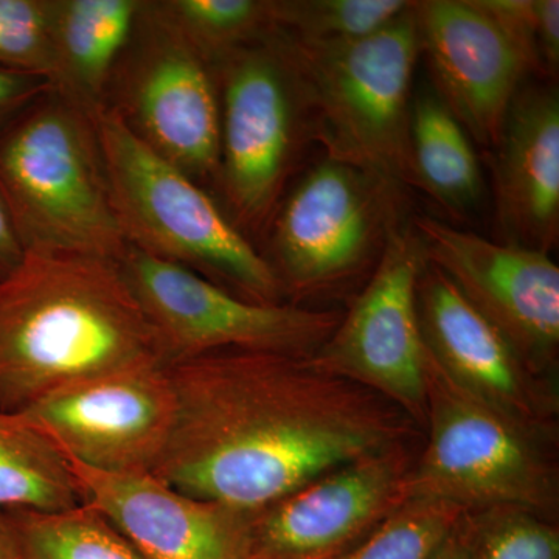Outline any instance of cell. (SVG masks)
Masks as SVG:
<instances>
[{"label":"cell","instance_id":"obj_1","mask_svg":"<svg viewBox=\"0 0 559 559\" xmlns=\"http://www.w3.org/2000/svg\"><path fill=\"white\" fill-rule=\"evenodd\" d=\"M176 418L153 476L190 498L250 513L331 471L409 447L418 426L312 356L209 353L167 364Z\"/></svg>","mask_w":559,"mask_h":559},{"label":"cell","instance_id":"obj_2","mask_svg":"<svg viewBox=\"0 0 559 559\" xmlns=\"http://www.w3.org/2000/svg\"><path fill=\"white\" fill-rule=\"evenodd\" d=\"M150 364L167 353L119 261L25 250L0 278V411Z\"/></svg>","mask_w":559,"mask_h":559},{"label":"cell","instance_id":"obj_3","mask_svg":"<svg viewBox=\"0 0 559 559\" xmlns=\"http://www.w3.org/2000/svg\"><path fill=\"white\" fill-rule=\"evenodd\" d=\"M94 110L49 90L0 124V194L24 250L120 261Z\"/></svg>","mask_w":559,"mask_h":559},{"label":"cell","instance_id":"obj_4","mask_svg":"<svg viewBox=\"0 0 559 559\" xmlns=\"http://www.w3.org/2000/svg\"><path fill=\"white\" fill-rule=\"evenodd\" d=\"M95 128L110 200L131 248L197 272L257 304H283L264 253L200 182L142 142L116 110L102 106Z\"/></svg>","mask_w":559,"mask_h":559},{"label":"cell","instance_id":"obj_5","mask_svg":"<svg viewBox=\"0 0 559 559\" xmlns=\"http://www.w3.org/2000/svg\"><path fill=\"white\" fill-rule=\"evenodd\" d=\"M275 35L299 81L312 142L325 157L414 187L409 120L419 39L412 3L388 27L344 46H304Z\"/></svg>","mask_w":559,"mask_h":559},{"label":"cell","instance_id":"obj_6","mask_svg":"<svg viewBox=\"0 0 559 559\" xmlns=\"http://www.w3.org/2000/svg\"><path fill=\"white\" fill-rule=\"evenodd\" d=\"M428 443L412 462L403 499H436L466 511L557 507L555 468L538 432L459 388L430 356L426 369Z\"/></svg>","mask_w":559,"mask_h":559},{"label":"cell","instance_id":"obj_7","mask_svg":"<svg viewBox=\"0 0 559 559\" xmlns=\"http://www.w3.org/2000/svg\"><path fill=\"white\" fill-rule=\"evenodd\" d=\"M212 70L221 109L215 189L224 212L250 240L266 234L288 193L312 142L310 121L296 72L275 32Z\"/></svg>","mask_w":559,"mask_h":559},{"label":"cell","instance_id":"obj_8","mask_svg":"<svg viewBox=\"0 0 559 559\" xmlns=\"http://www.w3.org/2000/svg\"><path fill=\"white\" fill-rule=\"evenodd\" d=\"M403 187L325 157L305 173L266 230L283 294L297 301L329 296L371 272L403 226Z\"/></svg>","mask_w":559,"mask_h":559},{"label":"cell","instance_id":"obj_9","mask_svg":"<svg viewBox=\"0 0 559 559\" xmlns=\"http://www.w3.org/2000/svg\"><path fill=\"white\" fill-rule=\"evenodd\" d=\"M119 264L159 334L168 364L227 349L314 356L342 319L334 310L242 299L131 246Z\"/></svg>","mask_w":559,"mask_h":559},{"label":"cell","instance_id":"obj_10","mask_svg":"<svg viewBox=\"0 0 559 559\" xmlns=\"http://www.w3.org/2000/svg\"><path fill=\"white\" fill-rule=\"evenodd\" d=\"M105 106L151 150L204 186L219 170L218 86L207 62L143 2Z\"/></svg>","mask_w":559,"mask_h":559},{"label":"cell","instance_id":"obj_11","mask_svg":"<svg viewBox=\"0 0 559 559\" xmlns=\"http://www.w3.org/2000/svg\"><path fill=\"white\" fill-rule=\"evenodd\" d=\"M425 261L417 235L403 224L337 329L312 356L320 369L378 393L423 429L428 347L417 289Z\"/></svg>","mask_w":559,"mask_h":559},{"label":"cell","instance_id":"obj_12","mask_svg":"<svg viewBox=\"0 0 559 559\" xmlns=\"http://www.w3.org/2000/svg\"><path fill=\"white\" fill-rule=\"evenodd\" d=\"M61 452L105 473H153L171 439L176 395L167 364L100 374L17 412Z\"/></svg>","mask_w":559,"mask_h":559},{"label":"cell","instance_id":"obj_13","mask_svg":"<svg viewBox=\"0 0 559 559\" xmlns=\"http://www.w3.org/2000/svg\"><path fill=\"white\" fill-rule=\"evenodd\" d=\"M423 255L489 320L538 377L559 348V267L549 253L415 216Z\"/></svg>","mask_w":559,"mask_h":559},{"label":"cell","instance_id":"obj_14","mask_svg":"<svg viewBox=\"0 0 559 559\" xmlns=\"http://www.w3.org/2000/svg\"><path fill=\"white\" fill-rule=\"evenodd\" d=\"M412 462L409 447L370 455L242 513L241 559L340 557L404 502Z\"/></svg>","mask_w":559,"mask_h":559},{"label":"cell","instance_id":"obj_15","mask_svg":"<svg viewBox=\"0 0 559 559\" xmlns=\"http://www.w3.org/2000/svg\"><path fill=\"white\" fill-rule=\"evenodd\" d=\"M412 11L432 90L474 143L495 151L530 75L524 58L476 0H418Z\"/></svg>","mask_w":559,"mask_h":559},{"label":"cell","instance_id":"obj_16","mask_svg":"<svg viewBox=\"0 0 559 559\" xmlns=\"http://www.w3.org/2000/svg\"><path fill=\"white\" fill-rule=\"evenodd\" d=\"M419 326L430 356L459 388L525 428L544 429L554 399L509 340L428 261L418 278Z\"/></svg>","mask_w":559,"mask_h":559},{"label":"cell","instance_id":"obj_17","mask_svg":"<svg viewBox=\"0 0 559 559\" xmlns=\"http://www.w3.org/2000/svg\"><path fill=\"white\" fill-rule=\"evenodd\" d=\"M83 502L142 559H241L242 513L190 498L151 473H105L66 459Z\"/></svg>","mask_w":559,"mask_h":559},{"label":"cell","instance_id":"obj_18","mask_svg":"<svg viewBox=\"0 0 559 559\" xmlns=\"http://www.w3.org/2000/svg\"><path fill=\"white\" fill-rule=\"evenodd\" d=\"M492 154L500 242L550 255L559 240L557 83L522 84Z\"/></svg>","mask_w":559,"mask_h":559},{"label":"cell","instance_id":"obj_19","mask_svg":"<svg viewBox=\"0 0 559 559\" xmlns=\"http://www.w3.org/2000/svg\"><path fill=\"white\" fill-rule=\"evenodd\" d=\"M142 7L139 0H49L55 87L90 110L105 106Z\"/></svg>","mask_w":559,"mask_h":559},{"label":"cell","instance_id":"obj_20","mask_svg":"<svg viewBox=\"0 0 559 559\" xmlns=\"http://www.w3.org/2000/svg\"><path fill=\"white\" fill-rule=\"evenodd\" d=\"M409 157L415 189L455 215L480 204L485 182L473 139L432 87L411 103Z\"/></svg>","mask_w":559,"mask_h":559},{"label":"cell","instance_id":"obj_21","mask_svg":"<svg viewBox=\"0 0 559 559\" xmlns=\"http://www.w3.org/2000/svg\"><path fill=\"white\" fill-rule=\"evenodd\" d=\"M80 503L61 452L20 415L0 411V510L61 511Z\"/></svg>","mask_w":559,"mask_h":559},{"label":"cell","instance_id":"obj_22","mask_svg":"<svg viewBox=\"0 0 559 559\" xmlns=\"http://www.w3.org/2000/svg\"><path fill=\"white\" fill-rule=\"evenodd\" d=\"M210 68L274 33L272 0H162L150 2Z\"/></svg>","mask_w":559,"mask_h":559},{"label":"cell","instance_id":"obj_23","mask_svg":"<svg viewBox=\"0 0 559 559\" xmlns=\"http://www.w3.org/2000/svg\"><path fill=\"white\" fill-rule=\"evenodd\" d=\"M21 559H142L90 503L61 511L10 509Z\"/></svg>","mask_w":559,"mask_h":559},{"label":"cell","instance_id":"obj_24","mask_svg":"<svg viewBox=\"0 0 559 559\" xmlns=\"http://www.w3.org/2000/svg\"><path fill=\"white\" fill-rule=\"evenodd\" d=\"M407 0H272L274 28L304 46L333 47L382 31L411 9Z\"/></svg>","mask_w":559,"mask_h":559},{"label":"cell","instance_id":"obj_25","mask_svg":"<svg viewBox=\"0 0 559 559\" xmlns=\"http://www.w3.org/2000/svg\"><path fill=\"white\" fill-rule=\"evenodd\" d=\"M466 513L444 500H404L366 538L334 559H433Z\"/></svg>","mask_w":559,"mask_h":559},{"label":"cell","instance_id":"obj_26","mask_svg":"<svg viewBox=\"0 0 559 559\" xmlns=\"http://www.w3.org/2000/svg\"><path fill=\"white\" fill-rule=\"evenodd\" d=\"M463 532L469 559H559V533L540 514L499 507L468 511Z\"/></svg>","mask_w":559,"mask_h":559},{"label":"cell","instance_id":"obj_27","mask_svg":"<svg viewBox=\"0 0 559 559\" xmlns=\"http://www.w3.org/2000/svg\"><path fill=\"white\" fill-rule=\"evenodd\" d=\"M524 58L530 75L557 83L559 72L558 0H476Z\"/></svg>","mask_w":559,"mask_h":559},{"label":"cell","instance_id":"obj_28","mask_svg":"<svg viewBox=\"0 0 559 559\" xmlns=\"http://www.w3.org/2000/svg\"><path fill=\"white\" fill-rule=\"evenodd\" d=\"M0 69L43 76L55 86L49 0H0Z\"/></svg>","mask_w":559,"mask_h":559},{"label":"cell","instance_id":"obj_29","mask_svg":"<svg viewBox=\"0 0 559 559\" xmlns=\"http://www.w3.org/2000/svg\"><path fill=\"white\" fill-rule=\"evenodd\" d=\"M53 87L43 76L0 69V124L27 103Z\"/></svg>","mask_w":559,"mask_h":559},{"label":"cell","instance_id":"obj_30","mask_svg":"<svg viewBox=\"0 0 559 559\" xmlns=\"http://www.w3.org/2000/svg\"><path fill=\"white\" fill-rule=\"evenodd\" d=\"M25 250L22 248L16 230L0 194V278L10 274L21 263Z\"/></svg>","mask_w":559,"mask_h":559},{"label":"cell","instance_id":"obj_31","mask_svg":"<svg viewBox=\"0 0 559 559\" xmlns=\"http://www.w3.org/2000/svg\"><path fill=\"white\" fill-rule=\"evenodd\" d=\"M0 559H21L20 543L7 510H0Z\"/></svg>","mask_w":559,"mask_h":559},{"label":"cell","instance_id":"obj_32","mask_svg":"<svg viewBox=\"0 0 559 559\" xmlns=\"http://www.w3.org/2000/svg\"><path fill=\"white\" fill-rule=\"evenodd\" d=\"M433 559H469L468 544H466L465 532H463V521L455 530L452 538L444 544L443 549Z\"/></svg>","mask_w":559,"mask_h":559}]
</instances>
